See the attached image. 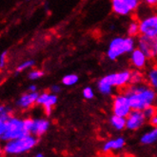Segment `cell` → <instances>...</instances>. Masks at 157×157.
Here are the masks:
<instances>
[{
    "label": "cell",
    "mask_w": 157,
    "mask_h": 157,
    "mask_svg": "<svg viewBox=\"0 0 157 157\" xmlns=\"http://www.w3.org/2000/svg\"><path fill=\"white\" fill-rule=\"evenodd\" d=\"M123 92L128 97L132 109L143 110L153 105L156 99V90L149 84H130L123 89Z\"/></svg>",
    "instance_id": "obj_1"
},
{
    "label": "cell",
    "mask_w": 157,
    "mask_h": 157,
    "mask_svg": "<svg viewBox=\"0 0 157 157\" xmlns=\"http://www.w3.org/2000/svg\"><path fill=\"white\" fill-rule=\"evenodd\" d=\"M28 133L24 128V120L11 116L0 120V137L3 141H10L23 137Z\"/></svg>",
    "instance_id": "obj_2"
},
{
    "label": "cell",
    "mask_w": 157,
    "mask_h": 157,
    "mask_svg": "<svg viewBox=\"0 0 157 157\" xmlns=\"http://www.w3.org/2000/svg\"><path fill=\"white\" fill-rule=\"evenodd\" d=\"M37 144V138L33 134H27L23 137L7 141L3 147V151L7 155H17L30 151Z\"/></svg>",
    "instance_id": "obj_3"
},
{
    "label": "cell",
    "mask_w": 157,
    "mask_h": 157,
    "mask_svg": "<svg viewBox=\"0 0 157 157\" xmlns=\"http://www.w3.org/2000/svg\"><path fill=\"white\" fill-rule=\"evenodd\" d=\"M137 43H135L133 37H115L109 42L107 51V56L109 60H116L125 53H131Z\"/></svg>",
    "instance_id": "obj_4"
},
{
    "label": "cell",
    "mask_w": 157,
    "mask_h": 157,
    "mask_svg": "<svg viewBox=\"0 0 157 157\" xmlns=\"http://www.w3.org/2000/svg\"><path fill=\"white\" fill-rule=\"evenodd\" d=\"M137 48L146 54L149 60H157V36L141 34L137 40Z\"/></svg>",
    "instance_id": "obj_5"
},
{
    "label": "cell",
    "mask_w": 157,
    "mask_h": 157,
    "mask_svg": "<svg viewBox=\"0 0 157 157\" xmlns=\"http://www.w3.org/2000/svg\"><path fill=\"white\" fill-rule=\"evenodd\" d=\"M132 110L128 97L122 92L114 96L113 101V114L127 117Z\"/></svg>",
    "instance_id": "obj_6"
},
{
    "label": "cell",
    "mask_w": 157,
    "mask_h": 157,
    "mask_svg": "<svg viewBox=\"0 0 157 157\" xmlns=\"http://www.w3.org/2000/svg\"><path fill=\"white\" fill-rule=\"evenodd\" d=\"M104 77L113 88L124 89L131 83V71H122L119 72H113L105 75Z\"/></svg>",
    "instance_id": "obj_7"
},
{
    "label": "cell",
    "mask_w": 157,
    "mask_h": 157,
    "mask_svg": "<svg viewBox=\"0 0 157 157\" xmlns=\"http://www.w3.org/2000/svg\"><path fill=\"white\" fill-rule=\"evenodd\" d=\"M140 34L157 36V13L147 15L139 20Z\"/></svg>",
    "instance_id": "obj_8"
},
{
    "label": "cell",
    "mask_w": 157,
    "mask_h": 157,
    "mask_svg": "<svg viewBox=\"0 0 157 157\" xmlns=\"http://www.w3.org/2000/svg\"><path fill=\"white\" fill-rule=\"evenodd\" d=\"M146 117L143 114L142 110L132 109L126 117V128L128 131H137L144 125Z\"/></svg>",
    "instance_id": "obj_9"
},
{
    "label": "cell",
    "mask_w": 157,
    "mask_h": 157,
    "mask_svg": "<svg viewBox=\"0 0 157 157\" xmlns=\"http://www.w3.org/2000/svg\"><path fill=\"white\" fill-rule=\"evenodd\" d=\"M57 100L58 98L55 94H52V92L50 94L48 91H45L38 95L36 104L39 106H43L44 113H46V115H51L52 112V108L56 105Z\"/></svg>",
    "instance_id": "obj_10"
},
{
    "label": "cell",
    "mask_w": 157,
    "mask_h": 157,
    "mask_svg": "<svg viewBox=\"0 0 157 157\" xmlns=\"http://www.w3.org/2000/svg\"><path fill=\"white\" fill-rule=\"evenodd\" d=\"M149 60L146 56V54L138 48H135L131 52V63L133 68L137 70H143L146 65L147 61Z\"/></svg>",
    "instance_id": "obj_11"
},
{
    "label": "cell",
    "mask_w": 157,
    "mask_h": 157,
    "mask_svg": "<svg viewBox=\"0 0 157 157\" xmlns=\"http://www.w3.org/2000/svg\"><path fill=\"white\" fill-rule=\"evenodd\" d=\"M38 92L35 91V92H29V94H24L20 96V98L17 100V106L21 108V109H30L32 106H33L36 101H37V98H38Z\"/></svg>",
    "instance_id": "obj_12"
},
{
    "label": "cell",
    "mask_w": 157,
    "mask_h": 157,
    "mask_svg": "<svg viewBox=\"0 0 157 157\" xmlns=\"http://www.w3.org/2000/svg\"><path fill=\"white\" fill-rule=\"evenodd\" d=\"M49 128H50V122L47 119H44V118L34 119V123H33V127L31 134L36 137H40L47 132Z\"/></svg>",
    "instance_id": "obj_13"
},
{
    "label": "cell",
    "mask_w": 157,
    "mask_h": 157,
    "mask_svg": "<svg viewBox=\"0 0 157 157\" xmlns=\"http://www.w3.org/2000/svg\"><path fill=\"white\" fill-rule=\"evenodd\" d=\"M125 144H126V141L123 137H117L115 139L107 141L102 147V151L104 152H112V151H120L125 147Z\"/></svg>",
    "instance_id": "obj_14"
},
{
    "label": "cell",
    "mask_w": 157,
    "mask_h": 157,
    "mask_svg": "<svg viewBox=\"0 0 157 157\" xmlns=\"http://www.w3.org/2000/svg\"><path fill=\"white\" fill-rule=\"evenodd\" d=\"M113 12L117 15H128L132 11L127 4L126 0H112Z\"/></svg>",
    "instance_id": "obj_15"
},
{
    "label": "cell",
    "mask_w": 157,
    "mask_h": 157,
    "mask_svg": "<svg viewBox=\"0 0 157 157\" xmlns=\"http://www.w3.org/2000/svg\"><path fill=\"white\" fill-rule=\"evenodd\" d=\"M145 78L147 84L157 91V65L147 71Z\"/></svg>",
    "instance_id": "obj_16"
},
{
    "label": "cell",
    "mask_w": 157,
    "mask_h": 157,
    "mask_svg": "<svg viewBox=\"0 0 157 157\" xmlns=\"http://www.w3.org/2000/svg\"><path fill=\"white\" fill-rule=\"evenodd\" d=\"M97 88H98V90L100 91V94H102L104 95H110L113 94V87L109 84L105 77H102L98 80Z\"/></svg>",
    "instance_id": "obj_17"
},
{
    "label": "cell",
    "mask_w": 157,
    "mask_h": 157,
    "mask_svg": "<svg viewBox=\"0 0 157 157\" xmlns=\"http://www.w3.org/2000/svg\"><path fill=\"white\" fill-rule=\"evenodd\" d=\"M109 123L117 131H123L126 128V117L113 114L109 119Z\"/></svg>",
    "instance_id": "obj_18"
},
{
    "label": "cell",
    "mask_w": 157,
    "mask_h": 157,
    "mask_svg": "<svg viewBox=\"0 0 157 157\" xmlns=\"http://www.w3.org/2000/svg\"><path fill=\"white\" fill-rule=\"evenodd\" d=\"M140 141L143 145H151L155 143L157 141V127H154L153 130L143 134Z\"/></svg>",
    "instance_id": "obj_19"
},
{
    "label": "cell",
    "mask_w": 157,
    "mask_h": 157,
    "mask_svg": "<svg viewBox=\"0 0 157 157\" xmlns=\"http://www.w3.org/2000/svg\"><path fill=\"white\" fill-rule=\"evenodd\" d=\"M140 33V25L139 21L134 20L130 23L128 27V35L132 36V37H135L138 34Z\"/></svg>",
    "instance_id": "obj_20"
},
{
    "label": "cell",
    "mask_w": 157,
    "mask_h": 157,
    "mask_svg": "<svg viewBox=\"0 0 157 157\" xmlns=\"http://www.w3.org/2000/svg\"><path fill=\"white\" fill-rule=\"evenodd\" d=\"M145 76L143 75V73L140 71V70H134L131 71V83L130 84H140L143 83L145 80Z\"/></svg>",
    "instance_id": "obj_21"
},
{
    "label": "cell",
    "mask_w": 157,
    "mask_h": 157,
    "mask_svg": "<svg viewBox=\"0 0 157 157\" xmlns=\"http://www.w3.org/2000/svg\"><path fill=\"white\" fill-rule=\"evenodd\" d=\"M78 76L76 75H73V73H71V75H67L62 78V83L63 85L65 86H73L75 85L76 83L78 82Z\"/></svg>",
    "instance_id": "obj_22"
},
{
    "label": "cell",
    "mask_w": 157,
    "mask_h": 157,
    "mask_svg": "<svg viewBox=\"0 0 157 157\" xmlns=\"http://www.w3.org/2000/svg\"><path fill=\"white\" fill-rule=\"evenodd\" d=\"M142 112H143V114H144V116L146 117L147 120H151L157 113V109L153 105H151L149 107L145 108Z\"/></svg>",
    "instance_id": "obj_23"
},
{
    "label": "cell",
    "mask_w": 157,
    "mask_h": 157,
    "mask_svg": "<svg viewBox=\"0 0 157 157\" xmlns=\"http://www.w3.org/2000/svg\"><path fill=\"white\" fill-rule=\"evenodd\" d=\"M13 109L6 106L0 107V120H5L9 117L13 116Z\"/></svg>",
    "instance_id": "obj_24"
},
{
    "label": "cell",
    "mask_w": 157,
    "mask_h": 157,
    "mask_svg": "<svg viewBox=\"0 0 157 157\" xmlns=\"http://www.w3.org/2000/svg\"><path fill=\"white\" fill-rule=\"evenodd\" d=\"M34 65V61L33 60H27L24 61L23 63H21L19 66L16 68V73H19L21 71H24L25 70L29 69L31 67H33Z\"/></svg>",
    "instance_id": "obj_25"
},
{
    "label": "cell",
    "mask_w": 157,
    "mask_h": 157,
    "mask_svg": "<svg viewBox=\"0 0 157 157\" xmlns=\"http://www.w3.org/2000/svg\"><path fill=\"white\" fill-rule=\"evenodd\" d=\"M82 94H83V97L87 100H90L94 97V91L90 87H86L84 90H83Z\"/></svg>",
    "instance_id": "obj_26"
},
{
    "label": "cell",
    "mask_w": 157,
    "mask_h": 157,
    "mask_svg": "<svg viewBox=\"0 0 157 157\" xmlns=\"http://www.w3.org/2000/svg\"><path fill=\"white\" fill-rule=\"evenodd\" d=\"M43 75H44V71H43L34 70V71H32L29 73V79H31V80H37V79L41 78Z\"/></svg>",
    "instance_id": "obj_27"
},
{
    "label": "cell",
    "mask_w": 157,
    "mask_h": 157,
    "mask_svg": "<svg viewBox=\"0 0 157 157\" xmlns=\"http://www.w3.org/2000/svg\"><path fill=\"white\" fill-rule=\"evenodd\" d=\"M33 123H34V119H32V118L24 119V128L28 133L31 134L33 127Z\"/></svg>",
    "instance_id": "obj_28"
},
{
    "label": "cell",
    "mask_w": 157,
    "mask_h": 157,
    "mask_svg": "<svg viewBox=\"0 0 157 157\" xmlns=\"http://www.w3.org/2000/svg\"><path fill=\"white\" fill-rule=\"evenodd\" d=\"M7 60V52H3L1 53V56H0V68L3 69Z\"/></svg>",
    "instance_id": "obj_29"
},
{
    "label": "cell",
    "mask_w": 157,
    "mask_h": 157,
    "mask_svg": "<svg viewBox=\"0 0 157 157\" xmlns=\"http://www.w3.org/2000/svg\"><path fill=\"white\" fill-rule=\"evenodd\" d=\"M60 90H61V88L58 85H53L51 88V92H52V94H58Z\"/></svg>",
    "instance_id": "obj_30"
},
{
    "label": "cell",
    "mask_w": 157,
    "mask_h": 157,
    "mask_svg": "<svg viewBox=\"0 0 157 157\" xmlns=\"http://www.w3.org/2000/svg\"><path fill=\"white\" fill-rule=\"evenodd\" d=\"M147 6H157V0H143Z\"/></svg>",
    "instance_id": "obj_31"
},
{
    "label": "cell",
    "mask_w": 157,
    "mask_h": 157,
    "mask_svg": "<svg viewBox=\"0 0 157 157\" xmlns=\"http://www.w3.org/2000/svg\"><path fill=\"white\" fill-rule=\"evenodd\" d=\"M150 122L153 127H157V113L150 120Z\"/></svg>",
    "instance_id": "obj_32"
},
{
    "label": "cell",
    "mask_w": 157,
    "mask_h": 157,
    "mask_svg": "<svg viewBox=\"0 0 157 157\" xmlns=\"http://www.w3.org/2000/svg\"><path fill=\"white\" fill-rule=\"evenodd\" d=\"M28 90L31 91V92H35V91H37V87H36L35 85H31L29 88H28Z\"/></svg>",
    "instance_id": "obj_33"
},
{
    "label": "cell",
    "mask_w": 157,
    "mask_h": 157,
    "mask_svg": "<svg viewBox=\"0 0 157 157\" xmlns=\"http://www.w3.org/2000/svg\"><path fill=\"white\" fill-rule=\"evenodd\" d=\"M35 156H36V157H43L44 154H42V153H37V154H35Z\"/></svg>",
    "instance_id": "obj_34"
}]
</instances>
